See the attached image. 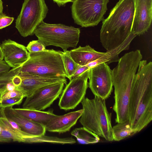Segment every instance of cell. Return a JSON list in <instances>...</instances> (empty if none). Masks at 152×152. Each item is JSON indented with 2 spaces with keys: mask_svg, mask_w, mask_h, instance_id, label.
<instances>
[{
  "mask_svg": "<svg viewBox=\"0 0 152 152\" xmlns=\"http://www.w3.org/2000/svg\"><path fill=\"white\" fill-rule=\"evenodd\" d=\"M26 47L30 53L42 51L46 49L43 44L38 39L30 42Z\"/></svg>",
  "mask_w": 152,
  "mask_h": 152,
  "instance_id": "cb8c5ba5",
  "label": "cell"
},
{
  "mask_svg": "<svg viewBox=\"0 0 152 152\" xmlns=\"http://www.w3.org/2000/svg\"><path fill=\"white\" fill-rule=\"evenodd\" d=\"M152 18V0H135L133 34L140 36L146 32L151 25Z\"/></svg>",
  "mask_w": 152,
  "mask_h": 152,
  "instance_id": "7c38bea8",
  "label": "cell"
},
{
  "mask_svg": "<svg viewBox=\"0 0 152 152\" xmlns=\"http://www.w3.org/2000/svg\"><path fill=\"white\" fill-rule=\"evenodd\" d=\"M71 134L75 137L80 144H95L100 140L99 136L85 127L76 128L71 132Z\"/></svg>",
  "mask_w": 152,
  "mask_h": 152,
  "instance_id": "d6986e66",
  "label": "cell"
},
{
  "mask_svg": "<svg viewBox=\"0 0 152 152\" xmlns=\"http://www.w3.org/2000/svg\"><path fill=\"white\" fill-rule=\"evenodd\" d=\"M1 127L0 126V134L1 133Z\"/></svg>",
  "mask_w": 152,
  "mask_h": 152,
  "instance_id": "e575fe53",
  "label": "cell"
},
{
  "mask_svg": "<svg viewBox=\"0 0 152 152\" xmlns=\"http://www.w3.org/2000/svg\"><path fill=\"white\" fill-rule=\"evenodd\" d=\"M23 98V97H16L5 100L0 103V108L5 109L15 105H20Z\"/></svg>",
  "mask_w": 152,
  "mask_h": 152,
  "instance_id": "d4e9b609",
  "label": "cell"
},
{
  "mask_svg": "<svg viewBox=\"0 0 152 152\" xmlns=\"http://www.w3.org/2000/svg\"><path fill=\"white\" fill-rule=\"evenodd\" d=\"M16 97L24 98L23 94L20 91L16 88L15 90L9 91L4 94L0 99V103L7 99Z\"/></svg>",
  "mask_w": 152,
  "mask_h": 152,
  "instance_id": "484cf974",
  "label": "cell"
},
{
  "mask_svg": "<svg viewBox=\"0 0 152 152\" xmlns=\"http://www.w3.org/2000/svg\"><path fill=\"white\" fill-rule=\"evenodd\" d=\"M3 5L2 0H0V14L3 13Z\"/></svg>",
  "mask_w": 152,
  "mask_h": 152,
  "instance_id": "d6a6232c",
  "label": "cell"
},
{
  "mask_svg": "<svg viewBox=\"0 0 152 152\" xmlns=\"http://www.w3.org/2000/svg\"><path fill=\"white\" fill-rule=\"evenodd\" d=\"M90 68L87 65L79 66L72 77V78L76 77L84 72L89 70Z\"/></svg>",
  "mask_w": 152,
  "mask_h": 152,
  "instance_id": "f1b7e54d",
  "label": "cell"
},
{
  "mask_svg": "<svg viewBox=\"0 0 152 152\" xmlns=\"http://www.w3.org/2000/svg\"><path fill=\"white\" fill-rule=\"evenodd\" d=\"M90 69L72 78L66 85L62 91L58 104L60 109L65 110L73 109L85 97L88 87V80Z\"/></svg>",
  "mask_w": 152,
  "mask_h": 152,
  "instance_id": "9c48e42d",
  "label": "cell"
},
{
  "mask_svg": "<svg viewBox=\"0 0 152 152\" xmlns=\"http://www.w3.org/2000/svg\"><path fill=\"white\" fill-rule=\"evenodd\" d=\"M16 88V87L12 82L8 83L2 86L0 88V94L1 97L7 92L15 90Z\"/></svg>",
  "mask_w": 152,
  "mask_h": 152,
  "instance_id": "83f0119b",
  "label": "cell"
},
{
  "mask_svg": "<svg viewBox=\"0 0 152 152\" xmlns=\"http://www.w3.org/2000/svg\"><path fill=\"white\" fill-rule=\"evenodd\" d=\"M76 142L75 140L72 137L61 138L56 137L45 136V134L38 136L26 137L24 138L23 141V142L30 143L46 142L62 144H72Z\"/></svg>",
  "mask_w": 152,
  "mask_h": 152,
  "instance_id": "ffe728a7",
  "label": "cell"
},
{
  "mask_svg": "<svg viewBox=\"0 0 152 152\" xmlns=\"http://www.w3.org/2000/svg\"><path fill=\"white\" fill-rule=\"evenodd\" d=\"M0 110H1L0 109ZM1 111L2 112V111ZM6 118L8 122L13 128L16 129H18L21 130V129L20 126L16 122L8 118Z\"/></svg>",
  "mask_w": 152,
  "mask_h": 152,
  "instance_id": "4dcf8cb0",
  "label": "cell"
},
{
  "mask_svg": "<svg viewBox=\"0 0 152 152\" xmlns=\"http://www.w3.org/2000/svg\"><path fill=\"white\" fill-rule=\"evenodd\" d=\"M56 3L58 5L62 6L69 2H73L75 0H52Z\"/></svg>",
  "mask_w": 152,
  "mask_h": 152,
  "instance_id": "1f68e13d",
  "label": "cell"
},
{
  "mask_svg": "<svg viewBox=\"0 0 152 152\" xmlns=\"http://www.w3.org/2000/svg\"><path fill=\"white\" fill-rule=\"evenodd\" d=\"M112 70L114 88L113 109L116 114L115 121L118 123L128 119V109L131 88L139 63L128 57H122Z\"/></svg>",
  "mask_w": 152,
  "mask_h": 152,
  "instance_id": "3957f363",
  "label": "cell"
},
{
  "mask_svg": "<svg viewBox=\"0 0 152 152\" xmlns=\"http://www.w3.org/2000/svg\"><path fill=\"white\" fill-rule=\"evenodd\" d=\"M133 81L129 101L128 119L134 134L152 120V62L141 60Z\"/></svg>",
  "mask_w": 152,
  "mask_h": 152,
  "instance_id": "6da1fadb",
  "label": "cell"
},
{
  "mask_svg": "<svg viewBox=\"0 0 152 152\" xmlns=\"http://www.w3.org/2000/svg\"><path fill=\"white\" fill-rule=\"evenodd\" d=\"M1 47L4 61L12 68L22 66L30 58L25 46L10 39L3 41Z\"/></svg>",
  "mask_w": 152,
  "mask_h": 152,
  "instance_id": "4fadbf2b",
  "label": "cell"
},
{
  "mask_svg": "<svg viewBox=\"0 0 152 152\" xmlns=\"http://www.w3.org/2000/svg\"><path fill=\"white\" fill-rule=\"evenodd\" d=\"M20 85L16 88L23 94L24 98L31 94L35 90L43 86L58 82L67 83L66 77H33L20 71Z\"/></svg>",
  "mask_w": 152,
  "mask_h": 152,
  "instance_id": "5bb4252c",
  "label": "cell"
},
{
  "mask_svg": "<svg viewBox=\"0 0 152 152\" xmlns=\"http://www.w3.org/2000/svg\"><path fill=\"white\" fill-rule=\"evenodd\" d=\"M109 0H75L71 7L75 23L83 27L97 26L102 20Z\"/></svg>",
  "mask_w": 152,
  "mask_h": 152,
  "instance_id": "ba28073f",
  "label": "cell"
},
{
  "mask_svg": "<svg viewBox=\"0 0 152 152\" xmlns=\"http://www.w3.org/2000/svg\"></svg>",
  "mask_w": 152,
  "mask_h": 152,
  "instance_id": "8d00e7d4",
  "label": "cell"
},
{
  "mask_svg": "<svg viewBox=\"0 0 152 152\" xmlns=\"http://www.w3.org/2000/svg\"><path fill=\"white\" fill-rule=\"evenodd\" d=\"M21 66L12 68L7 72L0 74V88L7 84L12 82L13 78L19 73Z\"/></svg>",
  "mask_w": 152,
  "mask_h": 152,
  "instance_id": "603a6c76",
  "label": "cell"
},
{
  "mask_svg": "<svg viewBox=\"0 0 152 152\" xmlns=\"http://www.w3.org/2000/svg\"><path fill=\"white\" fill-rule=\"evenodd\" d=\"M135 0H119L103 20L100 42L107 51L121 45L132 32Z\"/></svg>",
  "mask_w": 152,
  "mask_h": 152,
  "instance_id": "7a4b0ae2",
  "label": "cell"
},
{
  "mask_svg": "<svg viewBox=\"0 0 152 152\" xmlns=\"http://www.w3.org/2000/svg\"><path fill=\"white\" fill-rule=\"evenodd\" d=\"M63 57L67 77L70 80L76 70L79 66L72 58L68 50L63 52Z\"/></svg>",
  "mask_w": 152,
  "mask_h": 152,
  "instance_id": "7402d4cb",
  "label": "cell"
},
{
  "mask_svg": "<svg viewBox=\"0 0 152 152\" xmlns=\"http://www.w3.org/2000/svg\"><path fill=\"white\" fill-rule=\"evenodd\" d=\"M14 109L23 117L45 126L51 118L57 115L53 113V110H51L43 111L23 108H14Z\"/></svg>",
  "mask_w": 152,
  "mask_h": 152,
  "instance_id": "ac0fdd59",
  "label": "cell"
},
{
  "mask_svg": "<svg viewBox=\"0 0 152 152\" xmlns=\"http://www.w3.org/2000/svg\"><path fill=\"white\" fill-rule=\"evenodd\" d=\"M0 109L7 118L16 122L23 132L33 137L45 134L46 131L45 126L23 117L18 113L12 107L5 109L0 108Z\"/></svg>",
  "mask_w": 152,
  "mask_h": 152,
  "instance_id": "9a60e30c",
  "label": "cell"
},
{
  "mask_svg": "<svg viewBox=\"0 0 152 152\" xmlns=\"http://www.w3.org/2000/svg\"><path fill=\"white\" fill-rule=\"evenodd\" d=\"M10 68L4 61L0 59V74L9 71Z\"/></svg>",
  "mask_w": 152,
  "mask_h": 152,
  "instance_id": "f546056e",
  "label": "cell"
},
{
  "mask_svg": "<svg viewBox=\"0 0 152 152\" xmlns=\"http://www.w3.org/2000/svg\"><path fill=\"white\" fill-rule=\"evenodd\" d=\"M80 33L79 28L61 24H48L43 21L34 32L45 47L50 45L59 47L64 51L70 47L76 48Z\"/></svg>",
  "mask_w": 152,
  "mask_h": 152,
  "instance_id": "8992f818",
  "label": "cell"
},
{
  "mask_svg": "<svg viewBox=\"0 0 152 152\" xmlns=\"http://www.w3.org/2000/svg\"><path fill=\"white\" fill-rule=\"evenodd\" d=\"M14 20L13 17L7 16L3 13L0 14V29L10 25Z\"/></svg>",
  "mask_w": 152,
  "mask_h": 152,
  "instance_id": "4316f807",
  "label": "cell"
},
{
  "mask_svg": "<svg viewBox=\"0 0 152 152\" xmlns=\"http://www.w3.org/2000/svg\"><path fill=\"white\" fill-rule=\"evenodd\" d=\"M88 87L95 96L104 99L110 96L113 90L112 70L103 63L90 69Z\"/></svg>",
  "mask_w": 152,
  "mask_h": 152,
  "instance_id": "30bf717a",
  "label": "cell"
},
{
  "mask_svg": "<svg viewBox=\"0 0 152 152\" xmlns=\"http://www.w3.org/2000/svg\"><path fill=\"white\" fill-rule=\"evenodd\" d=\"M3 59L4 57L3 55L1 46L0 45V59L3 60Z\"/></svg>",
  "mask_w": 152,
  "mask_h": 152,
  "instance_id": "836d02e7",
  "label": "cell"
},
{
  "mask_svg": "<svg viewBox=\"0 0 152 152\" xmlns=\"http://www.w3.org/2000/svg\"><path fill=\"white\" fill-rule=\"evenodd\" d=\"M83 109L71 112L51 118L45 125L46 131L63 133L69 131L76 123L83 112Z\"/></svg>",
  "mask_w": 152,
  "mask_h": 152,
  "instance_id": "2e32d148",
  "label": "cell"
},
{
  "mask_svg": "<svg viewBox=\"0 0 152 152\" xmlns=\"http://www.w3.org/2000/svg\"><path fill=\"white\" fill-rule=\"evenodd\" d=\"M1 98V95L0 94V100Z\"/></svg>",
  "mask_w": 152,
  "mask_h": 152,
  "instance_id": "d590c367",
  "label": "cell"
},
{
  "mask_svg": "<svg viewBox=\"0 0 152 152\" xmlns=\"http://www.w3.org/2000/svg\"><path fill=\"white\" fill-rule=\"evenodd\" d=\"M112 131L113 140L116 141H120L134 134L128 119L117 123L112 127Z\"/></svg>",
  "mask_w": 152,
  "mask_h": 152,
  "instance_id": "44dd1931",
  "label": "cell"
},
{
  "mask_svg": "<svg viewBox=\"0 0 152 152\" xmlns=\"http://www.w3.org/2000/svg\"><path fill=\"white\" fill-rule=\"evenodd\" d=\"M29 53L30 58L20 72L40 77H66L63 52L53 49Z\"/></svg>",
  "mask_w": 152,
  "mask_h": 152,
  "instance_id": "5b68a950",
  "label": "cell"
},
{
  "mask_svg": "<svg viewBox=\"0 0 152 152\" xmlns=\"http://www.w3.org/2000/svg\"><path fill=\"white\" fill-rule=\"evenodd\" d=\"M72 59L80 66L86 65L89 63L108 54L110 52H101L95 50L89 45L79 46L77 48L68 50Z\"/></svg>",
  "mask_w": 152,
  "mask_h": 152,
  "instance_id": "e0dca14e",
  "label": "cell"
},
{
  "mask_svg": "<svg viewBox=\"0 0 152 152\" xmlns=\"http://www.w3.org/2000/svg\"><path fill=\"white\" fill-rule=\"evenodd\" d=\"M83 110L79 122L83 126L108 141L113 140L111 115L105 100L95 96L84 98L81 102Z\"/></svg>",
  "mask_w": 152,
  "mask_h": 152,
  "instance_id": "277c9868",
  "label": "cell"
},
{
  "mask_svg": "<svg viewBox=\"0 0 152 152\" xmlns=\"http://www.w3.org/2000/svg\"><path fill=\"white\" fill-rule=\"evenodd\" d=\"M48 10L45 0H24L15 22V27L20 34L24 37L33 34Z\"/></svg>",
  "mask_w": 152,
  "mask_h": 152,
  "instance_id": "52a82bcc",
  "label": "cell"
},
{
  "mask_svg": "<svg viewBox=\"0 0 152 152\" xmlns=\"http://www.w3.org/2000/svg\"><path fill=\"white\" fill-rule=\"evenodd\" d=\"M64 84L57 83L38 88L26 97L23 108L42 111L50 107L61 94Z\"/></svg>",
  "mask_w": 152,
  "mask_h": 152,
  "instance_id": "8fae6325",
  "label": "cell"
}]
</instances>
